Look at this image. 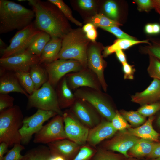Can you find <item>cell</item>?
Here are the masks:
<instances>
[{"label": "cell", "mask_w": 160, "mask_h": 160, "mask_svg": "<svg viewBox=\"0 0 160 160\" xmlns=\"http://www.w3.org/2000/svg\"><path fill=\"white\" fill-rule=\"evenodd\" d=\"M35 14L34 22L39 30L49 34L51 37L62 39L66 33V25L62 12L49 1L28 0Z\"/></svg>", "instance_id": "6da1fadb"}, {"label": "cell", "mask_w": 160, "mask_h": 160, "mask_svg": "<svg viewBox=\"0 0 160 160\" xmlns=\"http://www.w3.org/2000/svg\"><path fill=\"white\" fill-rule=\"evenodd\" d=\"M34 18L33 10L12 1L0 0L1 34L20 30L32 23Z\"/></svg>", "instance_id": "7a4b0ae2"}, {"label": "cell", "mask_w": 160, "mask_h": 160, "mask_svg": "<svg viewBox=\"0 0 160 160\" xmlns=\"http://www.w3.org/2000/svg\"><path fill=\"white\" fill-rule=\"evenodd\" d=\"M0 112V143L4 142L9 147L21 143L19 131L24 119L20 108L14 105Z\"/></svg>", "instance_id": "3957f363"}, {"label": "cell", "mask_w": 160, "mask_h": 160, "mask_svg": "<svg viewBox=\"0 0 160 160\" xmlns=\"http://www.w3.org/2000/svg\"><path fill=\"white\" fill-rule=\"evenodd\" d=\"M87 45L86 41L77 33L68 32L62 39L61 49L56 60H74L84 65L87 61Z\"/></svg>", "instance_id": "277c9868"}, {"label": "cell", "mask_w": 160, "mask_h": 160, "mask_svg": "<svg viewBox=\"0 0 160 160\" xmlns=\"http://www.w3.org/2000/svg\"><path fill=\"white\" fill-rule=\"evenodd\" d=\"M28 107L36 108L55 112L62 116L63 113L60 107L56 91L48 81L40 88L35 90L28 98Z\"/></svg>", "instance_id": "5b68a950"}, {"label": "cell", "mask_w": 160, "mask_h": 160, "mask_svg": "<svg viewBox=\"0 0 160 160\" xmlns=\"http://www.w3.org/2000/svg\"><path fill=\"white\" fill-rule=\"evenodd\" d=\"M57 115L53 111L38 109L33 114L24 119L19 131L21 143L24 145L28 144L33 135L41 129L45 121Z\"/></svg>", "instance_id": "8992f818"}, {"label": "cell", "mask_w": 160, "mask_h": 160, "mask_svg": "<svg viewBox=\"0 0 160 160\" xmlns=\"http://www.w3.org/2000/svg\"><path fill=\"white\" fill-rule=\"evenodd\" d=\"M40 31L33 22L19 31L11 39L9 45L1 53V58L7 57L26 50Z\"/></svg>", "instance_id": "52a82bcc"}, {"label": "cell", "mask_w": 160, "mask_h": 160, "mask_svg": "<svg viewBox=\"0 0 160 160\" xmlns=\"http://www.w3.org/2000/svg\"><path fill=\"white\" fill-rule=\"evenodd\" d=\"M67 139L62 116L57 115L35 135L33 142L36 143L47 144Z\"/></svg>", "instance_id": "ba28073f"}, {"label": "cell", "mask_w": 160, "mask_h": 160, "mask_svg": "<svg viewBox=\"0 0 160 160\" xmlns=\"http://www.w3.org/2000/svg\"><path fill=\"white\" fill-rule=\"evenodd\" d=\"M48 75V81L53 87L67 73L81 70L82 64L74 60L58 59L49 63L41 64Z\"/></svg>", "instance_id": "9c48e42d"}, {"label": "cell", "mask_w": 160, "mask_h": 160, "mask_svg": "<svg viewBox=\"0 0 160 160\" xmlns=\"http://www.w3.org/2000/svg\"><path fill=\"white\" fill-rule=\"evenodd\" d=\"M40 58L25 50L13 55L0 59V67L14 72H29L33 65L39 63Z\"/></svg>", "instance_id": "30bf717a"}, {"label": "cell", "mask_w": 160, "mask_h": 160, "mask_svg": "<svg viewBox=\"0 0 160 160\" xmlns=\"http://www.w3.org/2000/svg\"><path fill=\"white\" fill-rule=\"evenodd\" d=\"M62 116L67 139L81 146L85 145L90 129L70 113L65 112Z\"/></svg>", "instance_id": "8fae6325"}, {"label": "cell", "mask_w": 160, "mask_h": 160, "mask_svg": "<svg viewBox=\"0 0 160 160\" xmlns=\"http://www.w3.org/2000/svg\"><path fill=\"white\" fill-rule=\"evenodd\" d=\"M76 95L83 101L90 104L103 117L111 122L116 113L109 103L101 95L96 92L78 90Z\"/></svg>", "instance_id": "7c38bea8"}, {"label": "cell", "mask_w": 160, "mask_h": 160, "mask_svg": "<svg viewBox=\"0 0 160 160\" xmlns=\"http://www.w3.org/2000/svg\"><path fill=\"white\" fill-rule=\"evenodd\" d=\"M139 139L129 133L126 129L120 131L116 133L112 138L106 142L105 146L107 150L119 152L128 158V151Z\"/></svg>", "instance_id": "4fadbf2b"}, {"label": "cell", "mask_w": 160, "mask_h": 160, "mask_svg": "<svg viewBox=\"0 0 160 160\" xmlns=\"http://www.w3.org/2000/svg\"><path fill=\"white\" fill-rule=\"evenodd\" d=\"M117 131L110 121L99 123L89 129L87 143L91 146L95 147L104 140L113 136Z\"/></svg>", "instance_id": "5bb4252c"}, {"label": "cell", "mask_w": 160, "mask_h": 160, "mask_svg": "<svg viewBox=\"0 0 160 160\" xmlns=\"http://www.w3.org/2000/svg\"><path fill=\"white\" fill-rule=\"evenodd\" d=\"M0 93L17 92L28 97L29 95L21 86L15 72L0 67Z\"/></svg>", "instance_id": "9a60e30c"}, {"label": "cell", "mask_w": 160, "mask_h": 160, "mask_svg": "<svg viewBox=\"0 0 160 160\" xmlns=\"http://www.w3.org/2000/svg\"><path fill=\"white\" fill-rule=\"evenodd\" d=\"M52 154L59 155L67 160H72L78 153L82 146L65 139L48 144Z\"/></svg>", "instance_id": "2e32d148"}, {"label": "cell", "mask_w": 160, "mask_h": 160, "mask_svg": "<svg viewBox=\"0 0 160 160\" xmlns=\"http://www.w3.org/2000/svg\"><path fill=\"white\" fill-rule=\"evenodd\" d=\"M87 61L89 68L97 76L103 89L106 91L107 85L104 74L105 63L99 50L95 47L92 46L90 48Z\"/></svg>", "instance_id": "e0dca14e"}, {"label": "cell", "mask_w": 160, "mask_h": 160, "mask_svg": "<svg viewBox=\"0 0 160 160\" xmlns=\"http://www.w3.org/2000/svg\"><path fill=\"white\" fill-rule=\"evenodd\" d=\"M160 96V80L154 79L144 90L132 96L131 101L143 106L159 100Z\"/></svg>", "instance_id": "ac0fdd59"}, {"label": "cell", "mask_w": 160, "mask_h": 160, "mask_svg": "<svg viewBox=\"0 0 160 160\" xmlns=\"http://www.w3.org/2000/svg\"><path fill=\"white\" fill-rule=\"evenodd\" d=\"M73 110L78 119L90 129L99 123V119L96 114L82 102H76L73 106Z\"/></svg>", "instance_id": "d6986e66"}, {"label": "cell", "mask_w": 160, "mask_h": 160, "mask_svg": "<svg viewBox=\"0 0 160 160\" xmlns=\"http://www.w3.org/2000/svg\"><path fill=\"white\" fill-rule=\"evenodd\" d=\"M154 116H151L142 125L136 128L130 127L127 129L128 132L138 138L158 142L159 134L153 128L152 123Z\"/></svg>", "instance_id": "ffe728a7"}, {"label": "cell", "mask_w": 160, "mask_h": 160, "mask_svg": "<svg viewBox=\"0 0 160 160\" xmlns=\"http://www.w3.org/2000/svg\"><path fill=\"white\" fill-rule=\"evenodd\" d=\"M62 40L60 38L51 37L41 54L40 64L51 63L56 60L61 49Z\"/></svg>", "instance_id": "44dd1931"}, {"label": "cell", "mask_w": 160, "mask_h": 160, "mask_svg": "<svg viewBox=\"0 0 160 160\" xmlns=\"http://www.w3.org/2000/svg\"><path fill=\"white\" fill-rule=\"evenodd\" d=\"M68 82L72 88H76L81 87H87L98 89L96 82L91 76L84 72L71 75L68 76Z\"/></svg>", "instance_id": "7402d4cb"}, {"label": "cell", "mask_w": 160, "mask_h": 160, "mask_svg": "<svg viewBox=\"0 0 160 160\" xmlns=\"http://www.w3.org/2000/svg\"><path fill=\"white\" fill-rule=\"evenodd\" d=\"M51 38L48 33L41 31L34 38L26 50L40 58L44 48Z\"/></svg>", "instance_id": "603a6c76"}, {"label": "cell", "mask_w": 160, "mask_h": 160, "mask_svg": "<svg viewBox=\"0 0 160 160\" xmlns=\"http://www.w3.org/2000/svg\"><path fill=\"white\" fill-rule=\"evenodd\" d=\"M29 73L34 84L35 90L40 88L48 81L47 73L41 64L39 63L32 66Z\"/></svg>", "instance_id": "cb8c5ba5"}, {"label": "cell", "mask_w": 160, "mask_h": 160, "mask_svg": "<svg viewBox=\"0 0 160 160\" xmlns=\"http://www.w3.org/2000/svg\"><path fill=\"white\" fill-rule=\"evenodd\" d=\"M155 143L148 140L139 139L129 149L130 154L135 157L148 156L152 152Z\"/></svg>", "instance_id": "d4e9b609"}, {"label": "cell", "mask_w": 160, "mask_h": 160, "mask_svg": "<svg viewBox=\"0 0 160 160\" xmlns=\"http://www.w3.org/2000/svg\"><path fill=\"white\" fill-rule=\"evenodd\" d=\"M141 43H148L147 40L137 41L127 39H119L116 41L112 45L105 47L103 56L106 57L117 50L126 49L136 44Z\"/></svg>", "instance_id": "484cf974"}, {"label": "cell", "mask_w": 160, "mask_h": 160, "mask_svg": "<svg viewBox=\"0 0 160 160\" xmlns=\"http://www.w3.org/2000/svg\"><path fill=\"white\" fill-rule=\"evenodd\" d=\"M61 109L68 105L73 98V95L69 88L66 78H64L60 84L58 92H56Z\"/></svg>", "instance_id": "4316f807"}, {"label": "cell", "mask_w": 160, "mask_h": 160, "mask_svg": "<svg viewBox=\"0 0 160 160\" xmlns=\"http://www.w3.org/2000/svg\"><path fill=\"white\" fill-rule=\"evenodd\" d=\"M50 154L49 148L41 146L28 151L22 160H48Z\"/></svg>", "instance_id": "83f0119b"}, {"label": "cell", "mask_w": 160, "mask_h": 160, "mask_svg": "<svg viewBox=\"0 0 160 160\" xmlns=\"http://www.w3.org/2000/svg\"><path fill=\"white\" fill-rule=\"evenodd\" d=\"M15 72L21 86L29 95H31L35 89L29 72L18 71Z\"/></svg>", "instance_id": "f1b7e54d"}, {"label": "cell", "mask_w": 160, "mask_h": 160, "mask_svg": "<svg viewBox=\"0 0 160 160\" xmlns=\"http://www.w3.org/2000/svg\"><path fill=\"white\" fill-rule=\"evenodd\" d=\"M119 113L122 116L134 126L140 125L144 122L146 117L143 116L137 111H127L121 110Z\"/></svg>", "instance_id": "f546056e"}, {"label": "cell", "mask_w": 160, "mask_h": 160, "mask_svg": "<svg viewBox=\"0 0 160 160\" xmlns=\"http://www.w3.org/2000/svg\"><path fill=\"white\" fill-rule=\"evenodd\" d=\"M91 23L95 27H105L121 25L119 23L108 18L102 14L96 15L92 17Z\"/></svg>", "instance_id": "4dcf8cb0"}, {"label": "cell", "mask_w": 160, "mask_h": 160, "mask_svg": "<svg viewBox=\"0 0 160 160\" xmlns=\"http://www.w3.org/2000/svg\"><path fill=\"white\" fill-rule=\"evenodd\" d=\"M92 160H122L119 155L108 150L99 148L96 150Z\"/></svg>", "instance_id": "1f68e13d"}, {"label": "cell", "mask_w": 160, "mask_h": 160, "mask_svg": "<svg viewBox=\"0 0 160 160\" xmlns=\"http://www.w3.org/2000/svg\"><path fill=\"white\" fill-rule=\"evenodd\" d=\"M56 6L63 15L70 20L76 25L81 26L82 23L75 19L72 16L68 6L61 0H48Z\"/></svg>", "instance_id": "d6a6232c"}, {"label": "cell", "mask_w": 160, "mask_h": 160, "mask_svg": "<svg viewBox=\"0 0 160 160\" xmlns=\"http://www.w3.org/2000/svg\"><path fill=\"white\" fill-rule=\"evenodd\" d=\"M147 71L151 77L160 80V61L157 58L150 55Z\"/></svg>", "instance_id": "836d02e7"}, {"label": "cell", "mask_w": 160, "mask_h": 160, "mask_svg": "<svg viewBox=\"0 0 160 160\" xmlns=\"http://www.w3.org/2000/svg\"><path fill=\"white\" fill-rule=\"evenodd\" d=\"M24 149V146L21 143L14 145L13 148L7 151L3 160H22L24 156L22 155L21 153Z\"/></svg>", "instance_id": "e575fe53"}, {"label": "cell", "mask_w": 160, "mask_h": 160, "mask_svg": "<svg viewBox=\"0 0 160 160\" xmlns=\"http://www.w3.org/2000/svg\"><path fill=\"white\" fill-rule=\"evenodd\" d=\"M111 123L113 127L117 131H123L131 127V125L117 111Z\"/></svg>", "instance_id": "d590c367"}, {"label": "cell", "mask_w": 160, "mask_h": 160, "mask_svg": "<svg viewBox=\"0 0 160 160\" xmlns=\"http://www.w3.org/2000/svg\"><path fill=\"white\" fill-rule=\"evenodd\" d=\"M96 150L89 146H82L77 154L72 160H92Z\"/></svg>", "instance_id": "8d00e7d4"}, {"label": "cell", "mask_w": 160, "mask_h": 160, "mask_svg": "<svg viewBox=\"0 0 160 160\" xmlns=\"http://www.w3.org/2000/svg\"><path fill=\"white\" fill-rule=\"evenodd\" d=\"M160 110V103H155L143 105L137 111L143 116L146 117L153 116Z\"/></svg>", "instance_id": "74e56055"}, {"label": "cell", "mask_w": 160, "mask_h": 160, "mask_svg": "<svg viewBox=\"0 0 160 160\" xmlns=\"http://www.w3.org/2000/svg\"><path fill=\"white\" fill-rule=\"evenodd\" d=\"M104 8L105 13L110 17L115 20L118 18V8L114 2L112 1H107L104 5Z\"/></svg>", "instance_id": "f35d334b"}, {"label": "cell", "mask_w": 160, "mask_h": 160, "mask_svg": "<svg viewBox=\"0 0 160 160\" xmlns=\"http://www.w3.org/2000/svg\"><path fill=\"white\" fill-rule=\"evenodd\" d=\"M14 98L7 94L0 93V112L14 105Z\"/></svg>", "instance_id": "ab89813d"}, {"label": "cell", "mask_w": 160, "mask_h": 160, "mask_svg": "<svg viewBox=\"0 0 160 160\" xmlns=\"http://www.w3.org/2000/svg\"><path fill=\"white\" fill-rule=\"evenodd\" d=\"M100 28L111 33L119 39L135 40L134 38L124 32L117 26H112Z\"/></svg>", "instance_id": "60d3db41"}, {"label": "cell", "mask_w": 160, "mask_h": 160, "mask_svg": "<svg viewBox=\"0 0 160 160\" xmlns=\"http://www.w3.org/2000/svg\"><path fill=\"white\" fill-rule=\"evenodd\" d=\"M123 71L124 73V78L125 79H133L135 69L133 66L128 64L127 62L122 64Z\"/></svg>", "instance_id": "b9f144b4"}, {"label": "cell", "mask_w": 160, "mask_h": 160, "mask_svg": "<svg viewBox=\"0 0 160 160\" xmlns=\"http://www.w3.org/2000/svg\"><path fill=\"white\" fill-rule=\"evenodd\" d=\"M139 10L148 11L153 7L152 1L149 0H137L135 1Z\"/></svg>", "instance_id": "7bdbcfd3"}, {"label": "cell", "mask_w": 160, "mask_h": 160, "mask_svg": "<svg viewBox=\"0 0 160 160\" xmlns=\"http://www.w3.org/2000/svg\"><path fill=\"white\" fill-rule=\"evenodd\" d=\"M78 4L81 8L86 10L91 9L94 7L93 1L91 0H80Z\"/></svg>", "instance_id": "ee69618b"}, {"label": "cell", "mask_w": 160, "mask_h": 160, "mask_svg": "<svg viewBox=\"0 0 160 160\" xmlns=\"http://www.w3.org/2000/svg\"><path fill=\"white\" fill-rule=\"evenodd\" d=\"M147 156L152 159L160 158V143H155L152 152Z\"/></svg>", "instance_id": "f6af8a7d"}, {"label": "cell", "mask_w": 160, "mask_h": 160, "mask_svg": "<svg viewBox=\"0 0 160 160\" xmlns=\"http://www.w3.org/2000/svg\"><path fill=\"white\" fill-rule=\"evenodd\" d=\"M150 55L160 59V45L155 46L149 49Z\"/></svg>", "instance_id": "bcb514c9"}, {"label": "cell", "mask_w": 160, "mask_h": 160, "mask_svg": "<svg viewBox=\"0 0 160 160\" xmlns=\"http://www.w3.org/2000/svg\"><path fill=\"white\" fill-rule=\"evenodd\" d=\"M86 36L87 38L92 41L95 42L97 36V33L95 27L86 32Z\"/></svg>", "instance_id": "7dc6e473"}, {"label": "cell", "mask_w": 160, "mask_h": 160, "mask_svg": "<svg viewBox=\"0 0 160 160\" xmlns=\"http://www.w3.org/2000/svg\"><path fill=\"white\" fill-rule=\"evenodd\" d=\"M115 52L117 58L120 62L122 64L127 62L125 55L122 50H116Z\"/></svg>", "instance_id": "c3c4849f"}, {"label": "cell", "mask_w": 160, "mask_h": 160, "mask_svg": "<svg viewBox=\"0 0 160 160\" xmlns=\"http://www.w3.org/2000/svg\"><path fill=\"white\" fill-rule=\"evenodd\" d=\"M9 146L4 142H2L0 144V158H3L4 155L7 152L8 148Z\"/></svg>", "instance_id": "681fc988"}, {"label": "cell", "mask_w": 160, "mask_h": 160, "mask_svg": "<svg viewBox=\"0 0 160 160\" xmlns=\"http://www.w3.org/2000/svg\"><path fill=\"white\" fill-rule=\"evenodd\" d=\"M48 160H67L64 157L59 155L52 154L49 157Z\"/></svg>", "instance_id": "f907efd6"}, {"label": "cell", "mask_w": 160, "mask_h": 160, "mask_svg": "<svg viewBox=\"0 0 160 160\" xmlns=\"http://www.w3.org/2000/svg\"><path fill=\"white\" fill-rule=\"evenodd\" d=\"M153 7L160 15V0H152Z\"/></svg>", "instance_id": "816d5d0a"}, {"label": "cell", "mask_w": 160, "mask_h": 160, "mask_svg": "<svg viewBox=\"0 0 160 160\" xmlns=\"http://www.w3.org/2000/svg\"><path fill=\"white\" fill-rule=\"evenodd\" d=\"M145 31L148 34H153V24H148L146 25L145 27Z\"/></svg>", "instance_id": "f5cc1de1"}, {"label": "cell", "mask_w": 160, "mask_h": 160, "mask_svg": "<svg viewBox=\"0 0 160 160\" xmlns=\"http://www.w3.org/2000/svg\"><path fill=\"white\" fill-rule=\"evenodd\" d=\"M153 34H156L160 33V25L155 23L153 24Z\"/></svg>", "instance_id": "db71d44e"}, {"label": "cell", "mask_w": 160, "mask_h": 160, "mask_svg": "<svg viewBox=\"0 0 160 160\" xmlns=\"http://www.w3.org/2000/svg\"><path fill=\"white\" fill-rule=\"evenodd\" d=\"M95 27V26L92 23H88L83 26V29L84 32L86 33Z\"/></svg>", "instance_id": "11a10c76"}, {"label": "cell", "mask_w": 160, "mask_h": 160, "mask_svg": "<svg viewBox=\"0 0 160 160\" xmlns=\"http://www.w3.org/2000/svg\"><path fill=\"white\" fill-rule=\"evenodd\" d=\"M7 47V46L5 44L0 38V53L5 50Z\"/></svg>", "instance_id": "9f6ffc18"}, {"label": "cell", "mask_w": 160, "mask_h": 160, "mask_svg": "<svg viewBox=\"0 0 160 160\" xmlns=\"http://www.w3.org/2000/svg\"><path fill=\"white\" fill-rule=\"evenodd\" d=\"M157 124L158 126L160 128V115L157 120Z\"/></svg>", "instance_id": "6f0895ef"}, {"label": "cell", "mask_w": 160, "mask_h": 160, "mask_svg": "<svg viewBox=\"0 0 160 160\" xmlns=\"http://www.w3.org/2000/svg\"><path fill=\"white\" fill-rule=\"evenodd\" d=\"M126 160H137L136 159H133V158H129V159H128Z\"/></svg>", "instance_id": "680465c9"}, {"label": "cell", "mask_w": 160, "mask_h": 160, "mask_svg": "<svg viewBox=\"0 0 160 160\" xmlns=\"http://www.w3.org/2000/svg\"><path fill=\"white\" fill-rule=\"evenodd\" d=\"M152 160H160V158H157L156 159H153Z\"/></svg>", "instance_id": "91938a15"}, {"label": "cell", "mask_w": 160, "mask_h": 160, "mask_svg": "<svg viewBox=\"0 0 160 160\" xmlns=\"http://www.w3.org/2000/svg\"><path fill=\"white\" fill-rule=\"evenodd\" d=\"M159 100H160V96L159 98Z\"/></svg>", "instance_id": "94428289"}]
</instances>
